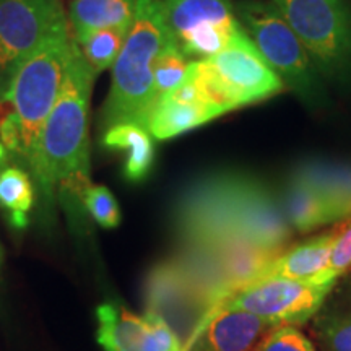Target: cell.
<instances>
[{
    "mask_svg": "<svg viewBox=\"0 0 351 351\" xmlns=\"http://www.w3.org/2000/svg\"><path fill=\"white\" fill-rule=\"evenodd\" d=\"M291 173L317 191L335 221H351V165L311 158Z\"/></svg>",
    "mask_w": 351,
    "mask_h": 351,
    "instance_id": "obj_13",
    "label": "cell"
},
{
    "mask_svg": "<svg viewBox=\"0 0 351 351\" xmlns=\"http://www.w3.org/2000/svg\"><path fill=\"white\" fill-rule=\"evenodd\" d=\"M195 77L205 98L225 112L261 103L285 90L244 26L225 49L197 60Z\"/></svg>",
    "mask_w": 351,
    "mask_h": 351,
    "instance_id": "obj_5",
    "label": "cell"
},
{
    "mask_svg": "<svg viewBox=\"0 0 351 351\" xmlns=\"http://www.w3.org/2000/svg\"><path fill=\"white\" fill-rule=\"evenodd\" d=\"M67 25L60 0H0V103L26 60Z\"/></svg>",
    "mask_w": 351,
    "mask_h": 351,
    "instance_id": "obj_8",
    "label": "cell"
},
{
    "mask_svg": "<svg viewBox=\"0 0 351 351\" xmlns=\"http://www.w3.org/2000/svg\"><path fill=\"white\" fill-rule=\"evenodd\" d=\"M0 140L8 150L25 160L23 125H21V121L15 109L12 108L2 112V104H0Z\"/></svg>",
    "mask_w": 351,
    "mask_h": 351,
    "instance_id": "obj_26",
    "label": "cell"
},
{
    "mask_svg": "<svg viewBox=\"0 0 351 351\" xmlns=\"http://www.w3.org/2000/svg\"><path fill=\"white\" fill-rule=\"evenodd\" d=\"M337 282L271 278L244 287L218 309H239L280 326H298L315 315Z\"/></svg>",
    "mask_w": 351,
    "mask_h": 351,
    "instance_id": "obj_9",
    "label": "cell"
},
{
    "mask_svg": "<svg viewBox=\"0 0 351 351\" xmlns=\"http://www.w3.org/2000/svg\"><path fill=\"white\" fill-rule=\"evenodd\" d=\"M103 147L124 153V178L129 182H142L148 178L155 161L153 140L137 124H117L104 130Z\"/></svg>",
    "mask_w": 351,
    "mask_h": 351,
    "instance_id": "obj_17",
    "label": "cell"
},
{
    "mask_svg": "<svg viewBox=\"0 0 351 351\" xmlns=\"http://www.w3.org/2000/svg\"><path fill=\"white\" fill-rule=\"evenodd\" d=\"M234 12L283 85L295 91L304 104L313 108L326 104L322 77L278 8L267 0H241L234 3Z\"/></svg>",
    "mask_w": 351,
    "mask_h": 351,
    "instance_id": "obj_4",
    "label": "cell"
},
{
    "mask_svg": "<svg viewBox=\"0 0 351 351\" xmlns=\"http://www.w3.org/2000/svg\"><path fill=\"white\" fill-rule=\"evenodd\" d=\"M280 324L239 309H218L208 326L199 328L194 351H252Z\"/></svg>",
    "mask_w": 351,
    "mask_h": 351,
    "instance_id": "obj_12",
    "label": "cell"
},
{
    "mask_svg": "<svg viewBox=\"0 0 351 351\" xmlns=\"http://www.w3.org/2000/svg\"><path fill=\"white\" fill-rule=\"evenodd\" d=\"M34 187L28 173L20 168L0 169V208L15 230L28 226V213L33 208Z\"/></svg>",
    "mask_w": 351,
    "mask_h": 351,
    "instance_id": "obj_20",
    "label": "cell"
},
{
    "mask_svg": "<svg viewBox=\"0 0 351 351\" xmlns=\"http://www.w3.org/2000/svg\"><path fill=\"white\" fill-rule=\"evenodd\" d=\"M176 232L189 251L251 244L283 252L293 234L270 186L243 171H218L187 186L174 205Z\"/></svg>",
    "mask_w": 351,
    "mask_h": 351,
    "instance_id": "obj_1",
    "label": "cell"
},
{
    "mask_svg": "<svg viewBox=\"0 0 351 351\" xmlns=\"http://www.w3.org/2000/svg\"><path fill=\"white\" fill-rule=\"evenodd\" d=\"M223 116L219 109L205 103H181L163 96L153 106L145 130L158 140L174 138Z\"/></svg>",
    "mask_w": 351,
    "mask_h": 351,
    "instance_id": "obj_16",
    "label": "cell"
},
{
    "mask_svg": "<svg viewBox=\"0 0 351 351\" xmlns=\"http://www.w3.org/2000/svg\"><path fill=\"white\" fill-rule=\"evenodd\" d=\"M351 270V221H345L337 230L327 267L315 276V282H337Z\"/></svg>",
    "mask_w": 351,
    "mask_h": 351,
    "instance_id": "obj_24",
    "label": "cell"
},
{
    "mask_svg": "<svg viewBox=\"0 0 351 351\" xmlns=\"http://www.w3.org/2000/svg\"><path fill=\"white\" fill-rule=\"evenodd\" d=\"M98 341L106 351H181L178 335L160 314L143 317L117 304H101Z\"/></svg>",
    "mask_w": 351,
    "mask_h": 351,
    "instance_id": "obj_11",
    "label": "cell"
},
{
    "mask_svg": "<svg viewBox=\"0 0 351 351\" xmlns=\"http://www.w3.org/2000/svg\"><path fill=\"white\" fill-rule=\"evenodd\" d=\"M85 210L103 228H117L121 225V208L108 187L90 186L83 197Z\"/></svg>",
    "mask_w": 351,
    "mask_h": 351,
    "instance_id": "obj_23",
    "label": "cell"
},
{
    "mask_svg": "<svg viewBox=\"0 0 351 351\" xmlns=\"http://www.w3.org/2000/svg\"><path fill=\"white\" fill-rule=\"evenodd\" d=\"M282 208L293 230L309 232L315 228L333 223V215L317 191L300 176L289 173L285 182Z\"/></svg>",
    "mask_w": 351,
    "mask_h": 351,
    "instance_id": "obj_18",
    "label": "cell"
},
{
    "mask_svg": "<svg viewBox=\"0 0 351 351\" xmlns=\"http://www.w3.org/2000/svg\"><path fill=\"white\" fill-rule=\"evenodd\" d=\"M252 351H315V348L295 326H282L263 337Z\"/></svg>",
    "mask_w": 351,
    "mask_h": 351,
    "instance_id": "obj_25",
    "label": "cell"
},
{
    "mask_svg": "<svg viewBox=\"0 0 351 351\" xmlns=\"http://www.w3.org/2000/svg\"><path fill=\"white\" fill-rule=\"evenodd\" d=\"M313 333L324 351H351V275L315 313Z\"/></svg>",
    "mask_w": 351,
    "mask_h": 351,
    "instance_id": "obj_15",
    "label": "cell"
},
{
    "mask_svg": "<svg viewBox=\"0 0 351 351\" xmlns=\"http://www.w3.org/2000/svg\"><path fill=\"white\" fill-rule=\"evenodd\" d=\"M72 49L73 34L65 25L21 65L12 83L8 101L23 125L26 165L33 158L43 127L62 90Z\"/></svg>",
    "mask_w": 351,
    "mask_h": 351,
    "instance_id": "obj_7",
    "label": "cell"
},
{
    "mask_svg": "<svg viewBox=\"0 0 351 351\" xmlns=\"http://www.w3.org/2000/svg\"><path fill=\"white\" fill-rule=\"evenodd\" d=\"M288 21L319 75L351 85V7L348 0H270Z\"/></svg>",
    "mask_w": 351,
    "mask_h": 351,
    "instance_id": "obj_6",
    "label": "cell"
},
{
    "mask_svg": "<svg viewBox=\"0 0 351 351\" xmlns=\"http://www.w3.org/2000/svg\"><path fill=\"white\" fill-rule=\"evenodd\" d=\"M173 39L163 0H138L124 46L114 62L111 91L101 112L104 130L117 124L145 129L155 106L153 67Z\"/></svg>",
    "mask_w": 351,
    "mask_h": 351,
    "instance_id": "obj_3",
    "label": "cell"
},
{
    "mask_svg": "<svg viewBox=\"0 0 351 351\" xmlns=\"http://www.w3.org/2000/svg\"><path fill=\"white\" fill-rule=\"evenodd\" d=\"M176 41L189 59H208L243 29L231 0H163Z\"/></svg>",
    "mask_w": 351,
    "mask_h": 351,
    "instance_id": "obj_10",
    "label": "cell"
},
{
    "mask_svg": "<svg viewBox=\"0 0 351 351\" xmlns=\"http://www.w3.org/2000/svg\"><path fill=\"white\" fill-rule=\"evenodd\" d=\"M129 29L130 26H112V28L96 29L80 38H73L91 70L99 73L116 62Z\"/></svg>",
    "mask_w": 351,
    "mask_h": 351,
    "instance_id": "obj_21",
    "label": "cell"
},
{
    "mask_svg": "<svg viewBox=\"0 0 351 351\" xmlns=\"http://www.w3.org/2000/svg\"><path fill=\"white\" fill-rule=\"evenodd\" d=\"M138 0H72L70 23L73 36L80 38L96 29L130 26Z\"/></svg>",
    "mask_w": 351,
    "mask_h": 351,
    "instance_id": "obj_19",
    "label": "cell"
},
{
    "mask_svg": "<svg viewBox=\"0 0 351 351\" xmlns=\"http://www.w3.org/2000/svg\"><path fill=\"white\" fill-rule=\"evenodd\" d=\"M335 236L337 230L298 244L295 247L285 249L262 270L257 282L271 278L314 280L327 267Z\"/></svg>",
    "mask_w": 351,
    "mask_h": 351,
    "instance_id": "obj_14",
    "label": "cell"
},
{
    "mask_svg": "<svg viewBox=\"0 0 351 351\" xmlns=\"http://www.w3.org/2000/svg\"><path fill=\"white\" fill-rule=\"evenodd\" d=\"M95 75L73 38L72 57L62 90L28 163L44 199L52 202L56 187H60L62 202L72 218L80 217L85 210L83 197L91 186L88 106Z\"/></svg>",
    "mask_w": 351,
    "mask_h": 351,
    "instance_id": "obj_2",
    "label": "cell"
},
{
    "mask_svg": "<svg viewBox=\"0 0 351 351\" xmlns=\"http://www.w3.org/2000/svg\"><path fill=\"white\" fill-rule=\"evenodd\" d=\"M192 60L184 54L176 38L158 56L153 67V90H155V104L174 88H178L187 77L189 65Z\"/></svg>",
    "mask_w": 351,
    "mask_h": 351,
    "instance_id": "obj_22",
    "label": "cell"
}]
</instances>
